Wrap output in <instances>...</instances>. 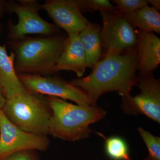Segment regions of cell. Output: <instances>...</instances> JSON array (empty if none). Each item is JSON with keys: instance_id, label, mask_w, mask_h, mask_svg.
I'll use <instances>...</instances> for the list:
<instances>
[{"instance_id": "1", "label": "cell", "mask_w": 160, "mask_h": 160, "mask_svg": "<svg viewBox=\"0 0 160 160\" xmlns=\"http://www.w3.org/2000/svg\"><path fill=\"white\" fill-rule=\"evenodd\" d=\"M136 47L120 52H106L96 64L91 73L69 82L85 92L93 105L99 98L109 92H117L128 97L138 84Z\"/></svg>"}, {"instance_id": "2", "label": "cell", "mask_w": 160, "mask_h": 160, "mask_svg": "<svg viewBox=\"0 0 160 160\" xmlns=\"http://www.w3.org/2000/svg\"><path fill=\"white\" fill-rule=\"evenodd\" d=\"M60 34L41 37H26L7 42L14 55V67L17 74L48 76L61 55L66 39Z\"/></svg>"}, {"instance_id": "3", "label": "cell", "mask_w": 160, "mask_h": 160, "mask_svg": "<svg viewBox=\"0 0 160 160\" xmlns=\"http://www.w3.org/2000/svg\"><path fill=\"white\" fill-rule=\"evenodd\" d=\"M52 111L49 134L66 141L76 142L89 137V126L106 117L104 109L97 105L81 106L51 96L45 97Z\"/></svg>"}, {"instance_id": "4", "label": "cell", "mask_w": 160, "mask_h": 160, "mask_svg": "<svg viewBox=\"0 0 160 160\" xmlns=\"http://www.w3.org/2000/svg\"><path fill=\"white\" fill-rule=\"evenodd\" d=\"M2 110L12 124L23 131L49 134L52 111L44 96L26 90L6 99Z\"/></svg>"}, {"instance_id": "5", "label": "cell", "mask_w": 160, "mask_h": 160, "mask_svg": "<svg viewBox=\"0 0 160 160\" xmlns=\"http://www.w3.org/2000/svg\"><path fill=\"white\" fill-rule=\"evenodd\" d=\"M38 2V0L6 1L5 12L14 13L18 18L15 25L12 20L8 21L7 42L20 39L28 35L47 36L59 33L60 28L54 24L46 22L39 14L41 8Z\"/></svg>"}, {"instance_id": "6", "label": "cell", "mask_w": 160, "mask_h": 160, "mask_svg": "<svg viewBox=\"0 0 160 160\" xmlns=\"http://www.w3.org/2000/svg\"><path fill=\"white\" fill-rule=\"evenodd\" d=\"M140 93L134 97H122L121 108L128 115H145L160 123V81L153 72L138 74Z\"/></svg>"}, {"instance_id": "7", "label": "cell", "mask_w": 160, "mask_h": 160, "mask_svg": "<svg viewBox=\"0 0 160 160\" xmlns=\"http://www.w3.org/2000/svg\"><path fill=\"white\" fill-rule=\"evenodd\" d=\"M26 90L41 95L69 100L81 106L93 105L86 92L58 76L18 74Z\"/></svg>"}, {"instance_id": "8", "label": "cell", "mask_w": 160, "mask_h": 160, "mask_svg": "<svg viewBox=\"0 0 160 160\" xmlns=\"http://www.w3.org/2000/svg\"><path fill=\"white\" fill-rule=\"evenodd\" d=\"M103 25L100 37L106 52H120L136 47V32L117 9L100 12Z\"/></svg>"}, {"instance_id": "9", "label": "cell", "mask_w": 160, "mask_h": 160, "mask_svg": "<svg viewBox=\"0 0 160 160\" xmlns=\"http://www.w3.org/2000/svg\"><path fill=\"white\" fill-rule=\"evenodd\" d=\"M49 145L47 136L23 131L12 124L0 110V160L18 152L45 151Z\"/></svg>"}, {"instance_id": "10", "label": "cell", "mask_w": 160, "mask_h": 160, "mask_svg": "<svg viewBox=\"0 0 160 160\" xmlns=\"http://www.w3.org/2000/svg\"><path fill=\"white\" fill-rule=\"evenodd\" d=\"M59 28L68 35L79 34L89 22L83 16L76 0H46L40 4Z\"/></svg>"}, {"instance_id": "11", "label": "cell", "mask_w": 160, "mask_h": 160, "mask_svg": "<svg viewBox=\"0 0 160 160\" xmlns=\"http://www.w3.org/2000/svg\"><path fill=\"white\" fill-rule=\"evenodd\" d=\"M86 68V54L78 34L68 35L63 51L52 70V74L61 71H71L81 78Z\"/></svg>"}, {"instance_id": "12", "label": "cell", "mask_w": 160, "mask_h": 160, "mask_svg": "<svg viewBox=\"0 0 160 160\" xmlns=\"http://www.w3.org/2000/svg\"><path fill=\"white\" fill-rule=\"evenodd\" d=\"M137 71L140 74L153 72L160 64V39L154 32L136 29Z\"/></svg>"}, {"instance_id": "13", "label": "cell", "mask_w": 160, "mask_h": 160, "mask_svg": "<svg viewBox=\"0 0 160 160\" xmlns=\"http://www.w3.org/2000/svg\"><path fill=\"white\" fill-rule=\"evenodd\" d=\"M6 48V44L0 45V89L6 99L26 90L15 70L14 55Z\"/></svg>"}, {"instance_id": "14", "label": "cell", "mask_w": 160, "mask_h": 160, "mask_svg": "<svg viewBox=\"0 0 160 160\" xmlns=\"http://www.w3.org/2000/svg\"><path fill=\"white\" fill-rule=\"evenodd\" d=\"M101 30L99 24L89 22L78 34L86 54L87 67L92 69L101 58Z\"/></svg>"}, {"instance_id": "15", "label": "cell", "mask_w": 160, "mask_h": 160, "mask_svg": "<svg viewBox=\"0 0 160 160\" xmlns=\"http://www.w3.org/2000/svg\"><path fill=\"white\" fill-rule=\"evenodd\" d=\"M123 15L132 26L139 30L160 34V13L158 9L147 6Z\"/></svg>"}, {"instance_id": "16", "label": "cell", "mask_w": 160, "mask_h": 160, "mask_svg": "<svg viewBox=\"0 0 160 160\" xmlns=\"http://www.w3.org/2000/svg\"><path fill=\"white\" fill-rule=\"evenodd\" d=\"M105 149L112 160H132L128 144L123 138L117 136L105 138Z\"/></svg>"}, {"instance_id": "17", "label": "cell", "mask_w": 160, "mask_h": 160, "mask_svg": "<svg viewBox=\"0 0 160 160\" xmlns=\"http://www.w3.org/2000/svg\"><path fill=\"white\" fill-rule=\"evenodd\" d=\"M78 6L82 12H92L98 10L102 12L117 10L115 6L108 0H76Z\"/></svg>"}, {"instance_id": "18", "label": "cell", "mask_w": 160, "mask_h": 160, "mask_svg": "<svg viewBox=\"0 0 160 160\" xmlns=\"http://www.w3.org/2000/svg\"><path fill=\"white\" fill-rule=\"evenodd\" d=\"M138 130L147 146L149 156L153 160H160V138L155 136L141 127H138Z\"/></svg>"}, {"instance_id": "19", "label": "cell", "mask_w": 160, "mask_h": 160, "mask_svg": "<svg viewBox=\"0 0 160 160\" xmlns=\"http://www.w3.org/2000/svg\"><path fill=\"white\" fill-rule=\"evenodd\" d=\"M118 11L123 14H128L148 6L146 0H112Z\"/></svg>"}, {"instance_id": "20", "label": "cell", "mask_w": 160, "mask_h": 160, "mask_svg": "<svg viewBox=\"0 0 160 160\" xmlns=\"http://www.w3.org/2000/svg\"><path fill=\"white\" fill-rule=\"evenodd\" d=\"M35 151L28 150L18 152L5 158L6 160H39Z\"/></svg>"}, {"instance_id": "21", "label": "cell", "mask_w": 160, "mask_h": 160, "mask_svg": "<svg viewBox=\"0 0 160 160\" xmlns=\"http://www.w3.org/2000/svg\"><path fill=\"white\" fill-rule=\"evenodd\" d=\"M6 1L0 0V34L2 30V26L1 22V18L5 12V4Z\"/></svg>"}, {"instance_id": "22", "label": "cell", "mask_w": 160, "mask_h": 160, "mask_svg": "<svg viewBox=\"0 0 160 160\" xmlns=\"http://www.w3.org/2000/svg\"><path fill=\"white\" fill-rule=\"evenodd\" d=\"M148 4L151 5V7L158 9L159 11L160 9V0H147Z\"/></svg>"}, {"instance_id": "23", "label": "cell", "mask_w": 160, "mask_h": 160, "mask_svg": "<svg viewBox=\"0 0 160 160\" xmlns=\"http://www.w3.org/2000/svg\"><path fill=\"white\" fill-rule=\"evenodd\" d=\"M6 98L0 89V110H2L6 102Z\"/></svg>"}, {"instance_id": "24", "label": "cell", "mask_w": 160, "mask_h": 160, "mask_svg": "<svg viewBox=\"0 0 160 160\" xmlns=\"http://www.w3.org/2000/svg\"><path fill=\"white\" fill-rule=\"evenodd\" d=\"M142 160H154L152 159V158L151 157H150V156H148V157H147V158H146L144 159H143Z\"/></svg>"}, {"instance_id": "25", "label": "cell", "mask_w": 160, "mask_h": 160, "mask_svg": "<svg viewBox=\"0 0 160 160\" xmlns=\"http://www.w3.org/2000/svg\"><path fill=\"white\" fill-rule=\"evenodd\" d=\"M6 160L5 159H2V160Z\"/></svg>"}]
</instances>
